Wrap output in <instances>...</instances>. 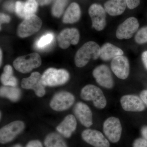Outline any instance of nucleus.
<instances>
[{"label":"nucleus","instance_id":"obj_1","mask_svg":"<svg viewBox=\"0 0 147 147\" xmlns=\"http://www.w3.org/2000/svg\"><path fill=\"white\" fill-rule=\"evenodd\" d=\"M100 48L94 41L86 42L77 51L75 57L76 66L82 67L86 65L91 59H97L100 57Z\"/></svg>","mask_w":147,"mask_h":147},{"label":"nucleus","instance_id":"obj_2","mask_svg":"<svg viewBox=\"0 0 147 147\" xmlns=\"http://www.w3.org/2000/svg\"><path fill=\"white\" fill-rule=\"evenodd\" d=\"M69 78V74L65 69L54 68L47 69L42 75V84L49 87L63 85L68 81Z\"/></svg>","mask_w":147,"mask_h":147},{"label":"nucleus","instance_id":"obj_3","mask_svg":"<svg viewBox=\"0 0 147 147\" xmlns=\"http://www.w3.org/2000/svg\"><path fill=\"white\" fill-rule=\"evenodd\" d=\"M82 99L92 101L94 105L98 109H103L107 105V100L102 90L94 85H86L81 92Z\"/></svg>","mask_w":147,"mask_h":147},{"label":"nucleus","instance_id":"obj_4","mask_svg":"<svg viewBox=\"0 0 147 147\" xmlns=\"http://www.w3.org/2000/svg\"><path fill=\"white\" fill-rule=\"evenodd\" d=\"M40 56L36 53L18 57L14 61L13 65L16 70L23 73L30 72L41 65Z\"/></svg>","mask_w":147,"mask_h":147},{"label":"nucleus","instance_id":"obj_5","mask_svg":"<svg viewBox=\"0 0 147 147\" xmlns=\"http://www.w3.org/2000/svg\"><path fill=\"white\" fill-rule=\"evenodd\" d=\"M42 24L41 19L34 14L26 17L18 26L17 30L18 36L25 38L32 35L39 30Z\"/></svg>","mask_w":147,"mask_h":147},{"label":"nucleus","instance_id":"obj_6","mask_svg":"<svg viewBox=\"0 0 147 147\" xmlns=\"http://www.w3.org/2000/svg\"><path fill=\"white\" fill-rule=\"evenodd\" d=\"M103 130L109 141L113 143L118 142L120 139L122 131L119 119L115 117L108 118L103 123Z\"/></svg>","mask_w":147,"mask_h":147},{"label":"nucleus","instance_id":"obj_7","mask_svg":"<svg viewBox=\"0 0 147 147\" xmlns=\"http://www.w3.org/2000/svg\"><path fill=\"white\" fill-rule=\"evenodd\" d=\"M25 124L21 121H16L6 125L0 130V142L5 144L13 140L24 130Z\"/></svg>","mask_w":147,"mask_h":147},{"label":"nucleus","instance_id":"obj_8","mask_svg":"<svg viewBox=\"0 0 147 147\" xmlns=\"http://www.w3.org/2000/svg\"><path fill=\"white\" fill-rule=\"evenodd\" d=\"M75 97L73 94L67 92H61L54 96L50 102V106L56 111L67 110L73 105Z\"/></svg>","mask_w":147,"mask_h":147},{"label":"nucleus","instance_id":"obj_9","mask_svg":"<svg viewBox=\"0 0 147 147\" xmlns=\"http://www.w3.org/2000/svg\"><path fill=\"white\" fill-rule=\"evenodd\" d=\"M45 86L42 84V75L38 72H33L30 77L24 78L21 82V87L23 88L33 90L35 94L40 97L45 95Z\"/></svg>","mask_w":147,"mask_h":147},{"label":"nucleus","instance_id":"obj_10","mask_svg":"<svg viewBox=\"0 0 147 147\" xmlns=\"http://www.w3.org/2000/svg\"><path fill=\"white\" fill-rule=\"evenodd\" d=\"M105 9L98 4L94 3L90 7L89 13L92 21V26L98 31L102 30L106 25Z\"/></svg>","mask_w":147,"mask_h":147},{"label":"nucleus","instance_id":"obj_11","mask_svg":"<svg viewBox=\"0 0 147 147\" xmlns=\"http://www.w3.org/2000/svg\"><path fill=\"white\" fill-rule=\"evenodd\" d=\"M92 74L96 82L101 86L108 89L112 88L114 86L112 73L108 66H98L94 69Z\"/></svg>","mask_w":147,"mask_h":147},{"label":"nucleus","instance_id":"obj_12","mask_svg":"<svg viewBox=\"0 0 147 147\" xmlns=\"http://www.w3.org/2000/svg\"><path fill=\"white\" fill-rule=\"evenodd\" d=\"M139 27V23L137 18L129 17L119 26L116 31V36L119 39H129L137 31Z\"/></svg>","mask_w":147,"mask_h":147},{"label":"nucleus","instance_id":"obj_13","mask_svg":"<svg viewBox=\"0 0 147 147\" xmlns=\"http://www.w3.org/2000/svg\"><path fill=\"white\" fill-rule=\"evenodd\" d=\"M83 139L88 144L94 147H110L108 140L98 130L86 129L82 133Z\"/></svg>","mask_w":147,"mask_h":147},{"label":"nucleus","instance_id":"obj_14","mask_svg":"<svg viewBox=\"0 0 147 147\" xmlns=\"http://www.w3.org/2000/svg\"><path fill=\"white\" fill-rule=\"evenodd\" d=\"M111 68L113 73L119 79H126L129 73V64L127 58L119 56L114 58L111 63Z\"/></svg>","mask_w":147,"mask_h":147},{"label":"nucleus","instance_id":"obj_15","mask_svg":"<svg viewBox=\"0 0 147 147\" xmlns=\"http://www.w3.org/2000/svg\"><path fill=\"white\" fill-rule=\"evenodd\" d=\"M120 102L123 109L127 112H142L145 109V104L141 98L134 95L123 96Z\"/></svg>","mask_w":147,"mask_h":147},{"label":"nucleus","instance_id":"obj_16","mask_svg":"<svg viewBox=\"0 0 147 147\" xmlns=\"http://www.w3.org/2000/svg\"><path fill=\"white\" fill-rule=\"evenodd\" d=\"M79 32L77 29L74 28L65 29L58 36L59 46L62 49H67L70 44H77L79 42Z\"/></svg>","mask_w":147,"mask_h":147},{"label":"nucleus","instance_id":"obj_17","mask_svg":"<svg viewBox=\"0 0 147 147\" xmlns=\"http://www.w3.org/2000/svg\"><path fill=\"white\" fill-rule=\"evenodd\" d=\"M74 113L82 124L88 127L92 125V114L90 109L83 102H77L74 108Z\"/></svg>","mask_w":147,"mask_h":147},{"label":"nucleus","instance_id":"obj_18","mask_svg":"<svg viewBox=\"0 0 147 147\" xmlns=\"http://www.w3.org/2000/svg\"><path fill=\"white\" fill-rule=\"evenodd\" d=\"M76 126L77 122L75 117L73 115H69L57 127V130L64 137L69 138L76 129Z\"/></svg>","mask_w":147,"mask_h":147},{"label":"nucleus","instance_id":"obj_19","mask_svg":"<svg viewBox=\"0 0 147 147\" xmlns=\"http://www.w3.org/2000/svg\"><path fill=\"white\" fill-rule=\"evenodd\" d=\"M125 0H108L104 4L105 11L112 16H118L124 12L126 7Z\"/></svg>","mask_w":147,"mask_h":147},{"label":"nucleus","instance_id":"obj_20","mask_svg":"<svg viewBox=\"0 0 147 147\" xmlns=\"http://www.w3.org/2000/svg\"><path fill=\"white\" fill-rule=\"evenodd\" d=\"M123 54L122 50L111 43H105L100 47V57L103 61L113 60L114 58Z\"/></svg>","mask_w":147,"mask_h":147},{"label":"nucleus","instance_id":"obj_21","mask_svg":"<svg viewBox=\"0 0 147 147\" xmlns=\"http://www.w3.org/2000/svg\"><path fill=\"white\" fill-rule=\"evenodd\" d=\"M81 9L76 3H72L66 11L63 19L65 24H72L77 22L81 17Z\"/></svg>","mask_w":147,"mask_h":147},{"label":"nucleus","instance_id":"obj_22","mask_svg":"<svg viewBox=\"0 0 147 147\" xmlns=\"http://www.w3.org/2000/svg\"><path fill=\"white\" fill-rule=\"evenodd\" d=\"M0 94L2 97L8 98L13 102L18 101L21 96V91L18 88L3 86L0 89Z\"/></svg>","mask_w":147,"mask_h":147},{"label":"nucleus","instance_id":"obj_23","mask_svg":"<svg viewBox=\"0 0 147 147\" xmlns=\"http://www.w3.org/2000/svg\"><path fill=\"white\" fill-rule=\"evenodd\" d=\"M1 83L5 86H16L17 80L13 75V69L10 65H7L4 68L3 73L1 77Z\"/></svg>","mask_w":147,"mask_h":147},{"label":"nucleus","instance_id":"obj_24","mask_svg":"<svg viewBox=\"0 0 147 147\" xmlns=\"http://www.w3.org/2000/svg\"><path fill=\"white\" fill-rule=\"evenodd\" d=\"M46 147H67L61 136L56 133L48 134L44 141Z\"/></svg>","mask_w":147,"mask_h":147},{"label":"nucleus","instance_id":"obj_25","mask_svg":"<svg viewBox=\"0 0 147 147\" xmlns=\"http://www.w3.org/2000/svg\"><path fill=\"white\" fill-rule=\"evenodd\" d=\"M55 36L52 33L43 35L37 40L35 47L38 50H43L50 47L54 42Z\"/></svg>","mask_w":147,"mask_h":147},{"label":"nucleus","instance_id":"obj_26","mask_svg":"<svg viewBox=\"0 0 147 147\" xmlns=\"http://www.w3.org/2000/svg\"><path fill=\"white\" fill-rule=\"evenodd\" d=\"M67 0H55L52 8V13L55 17H59L63 13Z\"/></svg>","mask_w":147,"mask_h":147},{"label":"nucleus","instance_id":"obj_27","mask_svg":"<svg viewBox=\"0 0 147 147\" xmlns=\"http://www.w3.org/2000/svg\"><path fill=\"white\" fill-rule=\"evenodd\" d=\"M37 7L38 3L36 0H27L24 3L25 18L34 14Z\"/></svg>","mask_w":147,"mask_h":147},{"label":"nucleus","instance_id":"obj_28","mask_svg":"<svg viewBox=\"0 0 147 147\" xmlns=\"http://www.w3.org/2000/svg\"><path fill=\"white\" fill-rule=\"evenodd\" d=\"M135 40L139 44L147 42V26L143 27L138 31L135 36Z\"/></svg>","mask_w":147,"mask_h":147},{"label":"nucleus","instance_id":"obj_29","mask_svg":"<svg viewBox=\"0 0 147 147\" xmlns=\"http://www.w3.org/2000/svg\"><path fill=\"white\" fill-rule=\"evenodd\" d=\"M15 10L16 14L21 18H25L24 12V4L21 1H17L16 3Z\"/></svg>","mask_w":147,"mask_h":147},{"label":"nucleus","instance_id":"obj_30","mask_svg":"<svg viewBox=\"0 0 147 147\" xmlns=\"http://www.w3.org/2000/svg\"><path fill=\"white\" fill-rule=\"evenodd\" d=\"M133 147H147V141L144 138L136 139L133 143Z\"/></svg>","mask_w":147,"mask_h":147},{"label":"nucleus","instance_id":"obj_31","mask_svg":"<svg viewBox=\"0 0 147 147\" xmlns=\"http://www.w3.org/2000/svg\"><path fill=\"white\" fill-rule=\"evenodd\" d=\"M126 5L129 8L134 9L140 4V0H125Z\"/></svg>","mask_w":147,"mask_h":147},{"label":"nucleus","instance_id":"obj_32","mask_svg":"<svg viewBox=\"0 0 147 147\" xmlns=\"http://www.w3.org/2000/svg\"><path fill=\"white\" fill-rule=\"evenodd\" d=\"M26 147H43L41 142L38 140H33L28 143Z\"/></svg>","mask_w":147,"mask_h":147},{"label":"nucleus","instance_id":"obj_33","mask_svg":"<svg viewBox=\"0 0 147 147\" xmlns=\"http://www.w3.org/2000/svg\"><path fill=\"white\" fill-rule=\"evenodd\" d=\"M4 6L6 10L10 12H12L15 8L14 3L12 1L7 2L5 3Z\"/></svg>","mask_w":147,"mask_h":147},{"label":"nucleus","instance_id":"obj_34","mask_svg":"<svg viewBox=\"0 0 147 147\" xmlns=\"http://www.w3.org/2000/svg\"><path fill=\"white\" fill-rule=\"evenodd\" d=\"M1 24L3 23H8L10 21V18L8 15L4 13H1Z\"/></svg>","mask_w":147,"mask_h":147},{"label":"nucleus","instance_id":"obj_35","mask_svg":"<svg viewBox=\"0 0 147 147\" xmlns=\"http://www.w3.org/2000/svg\"><path fill=\"white\" fill-rule=\"evenodd\" d=\"M140 98L143 100L144 103L147 107V90H144L141 92L140 94Z\"/></svg>","mask_w":147,"mask_h":147},{"label":"nucleus","instance_id":"obj_36","mask_svg":"<svg viewBox=\"0 0 147 147\" xmlns=\"http://www.w3.org/2000/svg\"><path fill=\"white\" fill-rule=\"evenodd\" d=\"M142 59L143 64L147 70V51H145L142 53Z\"/></svg>","mask_w":147,"mask_h":147},{"label":"nucleus","instance_id":"obj_37","mask_svg":"<svg viewBox=\"0 0 147 147\" xmlns=\"http://www.w3.org/2000/svg\"><path fill=\"white\" fill-rule=\"evenodd\" d=\"M141 133L143 138L147 141V126L142 127L141 129Z\"/></svg>","mask_w":147,"mask_h":147},{"label":"nucleus","instance_id":"obj_38","mask_svg":"<svg viewBox=\"0 0 147 147\" xmlns=\"http://www.w3.org/2000/svg\"><path fill=\"white\" fill-rule=\"evenodd\" d=\"M38 3L40 5H43L48 4L51 3L53 0H36Z\"/></svg>","mask_w":147,"mask_h":147},{"label":"nucleus","instance_id":"obj_39","mask_svg":"<svg viewBox=\"0 0 147 147\" xmlns=\"http://www.w3.org/2000/svg\"><path fill=\"white\" fill-rule=\"evenodd\" d=\"M1 59H1V63H2V51H1Z\"/></svg>","mask_w":147,"mask_h":147},{"label":"nucleus","instance_id":"obj_40","mask_svg":"<svg viewBox=\"0 0 147 147\" xmlns=\"http://www.w3.org/2000/svg\"><path fill=\"white\" fill-rule=\"evenodd\" d=\"M12 147H22L21 146V145H19V144H17L15 145V146H12Z\"/></svg>","mask_w":147,"mask_h":147}]
</instances>
